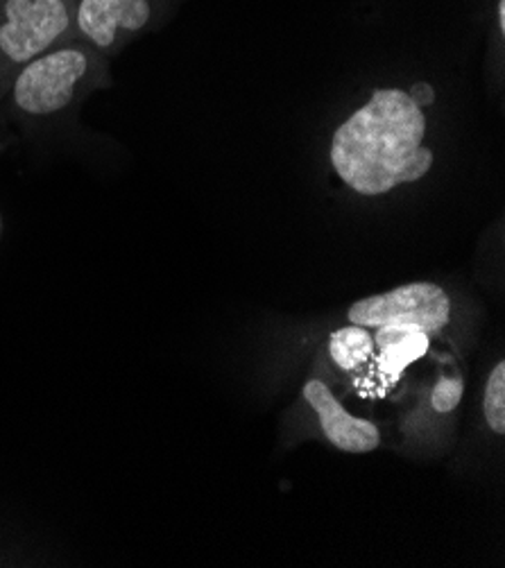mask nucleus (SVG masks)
<instances>
[{
    "label": "nucleus",
    "instance_id": "f257e3e1",
    "mask_svg": "<svg viewBox=\"0 0 505 568\" xmlns=\"http://www.w3.org/2000/svg\"><path fill=\"white\" fill-rule=\"evenodd\" d=\"M424 139V106L404 89H376L333 132L329 159L350 191L378 197L431 173L435 154Z\"/></svg>",
    "mask_w": 505,
    "mask_h": 568
},
{
    "label": "nucleus",
    "instance_id": "9d476101",
    "mask_svg": "<svg viewBox=\"0 0 505 568\" xmlns=\"http://www.w3.org/2000/svg\"><path fill=\"white\" fill-rule=\"evenodd\" d=\"M465 394V381L458 374H440L431 389V408L437 415H452L458 410Z\"/></svg>",
    "mask_w": 505,
    "mask_h": 568
},
{
    "label": "nucleus",
    "instance_id": "f03ea898",
    "mask_svg": "<svg viewBox=\"0 0 505 568\" xmlns=\"http://www.w3.org/2000/svg\"><path fill=\"white\" fill-rule=\"evenodd\" d=\"M109 84L107 57L71 39L34 57L14 78L10 98L26 116H54L93 89Z\"/></svg>",
    "mask_w": 505,
    "mask_h": 568
},
{
    "label": "nucleus",
    "instance_id": "423d86ee",
    "mask_svg": "<svg viewBox=\"0 0 505 568\" xmlns=\"http://www.w3.org/2000/svg\"><path fill=\"white\" fill-rule=\"evenodd\" d=\"M302 399L315 413L324 439L350 456H367L383 442L378 426L365 417L352 415L343 402L320 378H309Z\"/></svg>",
    "mask_w": 505,
    "mask_h": 568
},
{
    "label": "nucleus",
    "instance_id": "1a4fd4ad",
    "mask_svg": "<svg viewBox=\"0 0 505 568\" xmlns=\"http://www.w3.org/2000/svg\"><path fill=\"white\" fill-rule=\"evenodd\" d=\"M483 419L489 433L505 435V363L498 361L483 389Z\"/></svg>",
    "mask_w": 505,
    "mask_h": 568
},
{
    "label": "nucleus",
    "instance_id": "7ed1b4c3",
    "mask_svg": "<svg viewBox=\"0 0 505 568\" xmlns=\"http://www.w3.org/2000/svg\"><path fill=\"white\" fill-rule=\"evenodd\" d=\"M78 0H0V98L46 50L73 39Z\"/></svg>",
    "mask_w": 505,
    "mask_h": 568
},
{
    "label": "nucleus",
    "instance_id": "6e6552de",
    "mask_svg": "<svg viewBox=\"0 0 505 568\" xmlns=\"http://www.w3.org/2000/svg\"><path fill=\"white\" fill-rule=\"evenodd\" d=\"M329 356L341 372H356L374 358V333L358 324H347L329 337Z\"/></svg>",
    "mask_w": 505,
    "mask_h": 568
},
{
    "label": "nucleus",
    "instance_id": "0eeeda50",
    "mask_svg": "<svg viewBox=\"0 0 505 568\" xmlns=\"http://www.w3.org/2000/svg\"><path fill=\"white\" fill-rule=\"evenodd\" d=\"M374 356L387 376H397L426 356L431 335L417 328H374Z\"/></svg>",
    "mask_w": 505,
    "mask_h": 568
},
{
    "label": "nucleus",
    "instance_id": "20e7f679",
    "mask_svg": "<svg viewBox=\"0 0 505 568\" xmlns=\"http://www.w3.org/2000/svg\"><path fill=\"white\" fill-rule=\"evenodd\" d=\"M350 324L374 328H417L431 337L452 322V300L431 281L404 283L392 291L358 300L347 311Z\"/></svg>",
    "mask_w": 505,
    "mask_h": 568
},
{
    "label": "nucleus",
    "instance_id": "39448f33",
    "mask_svg": "<svg viewBox=\"0 0 505 568\" xmlns=\"http://www.w3.org/2000/svg\"><path fill=\"white\" fill-rule=\"evenodd\" d=\"M154 21V0H78L73 39L102 57L119 52Z\"/></svg>",
    "mask_w": 505,
    "mask_h": 568
}]
</instances>
